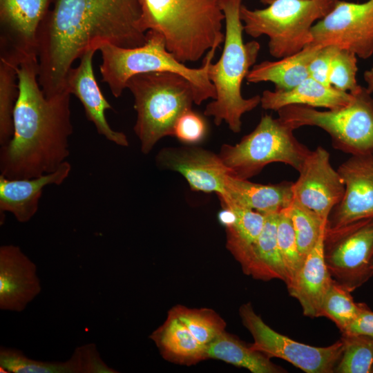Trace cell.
<instances>
[{
  "mask_svg": "<svg viewBox=\"0 0 373 373\" xmlns=\"http://www.w3.org/2000/svg\"><path fill=\"white\" fill-rule=\"evenodd\" d=\"M140 0H54L37 35L38 82L47 97L66 90L73 62L93 46L143 45Z\"/></svg>",
  "mask_w": 373,
  "mask_h": 373,
  "instance_id": "obj_1",
  "label": "cell"
},
{
  "mask_svg": "<svg viewBox=\"0 0 373 373\" xmlns=\"http://www.w3.org/2000/svg\"><path fill=\"white\" fill-rule=\"evenodd\" d=\"M38 58L17 68L19 93L13 111V135L1 146L0 172L8 179H24L51 173L69 155L73 133L67 90L45 96L38 82Z\"/></svg>",
  "mask_w": 373,
  "mask_h": 373,
  "instance_id": "obj_2",
  "label": "cell"
},
{
  "mask_svg": "<svg viewBox=\"0 0 373 373\" xmlns=\"http://www.w3.org/2000/svg\"><path fill=\"white\" fill-rule=\"evenodd\" d=\"M144 32H160L167 50L181 61H198L224 41L220 0H140Z\"/></svg>",
  "mask_w": 373,
  "mask_h": 373,
  "instance_id": "obj_3",
  "label": "cell"
},
{
  "mask_svg": "<svg viewBox=\"0 0 373 373\" xmlns=\"http://www.w3.org/2000/svg\"><path fill=\"white\" fill-rule=\"evenodd\" d=\"M220 4L224 15V44L219 60L209 68L216 97L207 105L204 114L213 117L217 126L224 121L232 132L239 133L242 115L260 104V95L245 98L241 93L242 82L256 61L260 45L256 41L244 42L240 17L242 0H220Z\"/></svg>",
  "mask_w": 373,
  "mask_h": 373,
  "instance_id": "obj_4",
  "label": "cell"
},
{
  "mask_svg": "<svg viewBox=\"0 0 373 373\" xmlns=\"http://www.w3.org/2000/svg\"><path fill=\"white\" fill-rule=\"evenodd\" d=\"M210 49L200 68H191L178 60L166 48L163 35L153 30L146 32L145 43L138 47L122 48L104 42L99 45L102 63L99 70L103 82L108 84L115 97L122 95L128 79L137 74L171 72L179 74L191 83L194 102L200 105L208 99H214L216 93L208 71L216 50Z\"/></svg>",
  "mask_w": 373,
  "mask_h": 373,
  "instance_id": "obj_5",
  "label": "cell"
},
{
  "mask_svg": "<svg viewBox=\"0 0 373 373\" xmlns=\"http://www.w3.org/2000/svg\"><path fill=\"white\" fill-rule=\"evenodd\" d=\"M126 88L133 95L137 113L134 131L144 154L149 153L162 138L173 136L177 121L195 104L191 83L174 73L137 74L128 79Z\"/></svg>",
  "mask_w": 373,
  "mask_h": 373,
  "instance_id": "obj_6",
  "label": "cell"
},
{
  "mask_svg": "<svg viewBox=\"0 0 373 373\" xmlns=\"http://www.w3.org/2000/svg\"><path fill=\"white\" fill-rule=\"evenodd\" d=\"M337 1L274 0L267 8L256 10L242 4L240 17L244 32L254 38L267 36L269 54L281 59L312 43V28Z\"/></svg>",
  "mask_w": 373,
  "mask_h": 373,
  "instance_id": "obj_7",
  "label": "cell"
},
{
  "mask_svg": "<svg viewBox=\"0 0 373 373\" xmlns=\"http://www.w3.org/2000/svg\"><path fill=\"white\" fill-rule=\"evenodd\" d=\"M351 102L335 109L319 111L305 105H289L278 110V118L294 130L316 126L327 132L334 149L352 155L373 152V98L359 86Z\"/></svg>",
  "mask_w": 373,
  "mask_h": 373,
  "instance_id": "obj_8",
  "label": "cell"
},
{
  "mask_svg": "<svg viewBox=\"0 0 373 373\" xmlns=\"http://www.w3.org/2000/svg\"><path fill=\"white\" fill-rule=\"evenodd\" d=\"M280 118L262 116L256 127L235 145L224 144L218 154L231 174L248 180L267 164L281 162L299 171L311 150Z\"/></svg>",
  "mask_w": 373,
  "mask_h": 373,
  "instance_id": "obj_9",
  "label": "cell"
},
{
  "mask_svg": "<svg viewBox=\"0 0 373 373\" xmlns=\"http://www.w3.org/2000/svg\"><path fill=\"white\" fill-rule=\"evenodd\" d=\"M324 258L332 278L353 291L373 276V218L324 234Z\"/></svg>",
  "mask_w": 373,
  "mask_h": 373,
  "instance_id": "obj_10",
  "label": "cell"
},
{
  "mask_svg": "<svg viewBox=\"0 0 373 373\" xmlns=\"http://www.w3.org/2000/svg\"><path fill=\"white\" fill-rule=\"evenodd\" d=\"M242 324L254 338L252 349L269 358L287 361L307 373H332L341 358L343 348L341 339L327 347H315L296 341L267 325L250 303L239 309Z\"/></svg>",
  "mask_w": 373,
  "mask_h": 373,
  "instance_id": "obj_11",
  "label": "cell"
},
{
  "mask_svg": "<svg viewBox=\"0 0 373 373\" xmlns=\"http://www.w3.org/2000/svg\"><path fill=\"white\" fill-rule=\"evenodd\" d=\"M311 30L312 44L336 46L367 59L373 55V0L363 3L338 0Z\"/></svg>",
  "mask_w": 373,
  "mask_h": 373,
  "instance_id": "obj_12",
  "label": "cell"
},
{
  "mask_svg": "<svg viewBox=\"0 0 373 373\" xmlns=\"http://www.w3.org/2000/svg\"><path fill=\"white\" fill-rule=\"evenodd\" d=\"M50 0H0V57H37V35ZM38 58V57H37Z\"/></svg>",
  "mask_w": 373,
  "mask_h": 373,
  "instance_id": "obj_13",
  "label": "cell"
},
{
  "mask_svg": "<svg viewBox=\"0 0 373 373\" xmlns=\"http://www.w3.org/2000/svg\"><path fill=\"white\" fill-rule=\"evenodd\" d=\"M298 172L291 186L294 198L327 220L345 189L340 173L331 164L329 152L321 146L311 151Z\"/></svg>",
  "mask_w": 373,
  "mask_h": 373,
  "instance_id": "obj_14",
  "label": "cell"
},
{
  "mask_svg": "<svg viewBox=\"0 0 373 373\" xmlns=\"http://www.w3.org/2000/svg\"><path fill=\"white\" fill-rule=\"evenodd\" d=\"M337 171L345 189L342 200L330 212L326 228L373 218V152L352 155Z\"/></svg>",
  "mask_w": 373,
  "mask_h": 373,
  "instance_id": "obj_15",
  "label": "cell"
},
{
  "mask_svg": "<svg viewBox=\"0 0 373 373\" xmlns=\"http://www.w3.org/2000/svg\"><path fill=\"white\" fill-rule=\"evenodd\" d=\"M162 168L180 173L193 191L224 194L227 177L232 175L219 155L197 146L167 147L156 156Z\"/></svg>",
  "mask_w": 373,
  "mask_h": 373,
  "instance_id": "obj_16",
  "label": "cell"
},
{
  "mask_svg": "<svg viewBox=\"0 0 373 373\" xmlns=\"http://www.w3.org/2000/svg\"><path fill=\"white\" fill-rule=\"evenodd\" d=\"M97 46L87 49L80 57V63L72 67L66 79V89L75 95L83 105L86 118L93 122L97 133L106 140L121 146H128L126 135L113 130L105 116L112 106L103 95L95 77L93 59Z\"/></svg>",
  "mask_w": 373,
  "mask_h": 373,
  "instance_id": "obj_17",
  "label": "cell"
},
{
  "mask_svg": "<svg viewBox=\"0 0 373 373\" xmlns=\"http://www.w3.org/2000/svg\"><path fill=\"white\" fill-rule=\"evenodd\" d=\"M36 265L13 245L0 247V309L21 312L41 291Z\"/></svg>",
  "mask_w": 373,
  "mask_h": 373,
  "instance_id": "obj_18",
  "label": "cell"
},
{
  "mask_svg": "<svg viewBox=\"0 0 373 373\" xmlns=\"http://www.w3.org/2000/svg\"><path fill=\"white\" fill-rule=\"evenodd\" d=\"M66 160L57 169L38 177L8 179L0 175V213L10 212L19 222H28L37 213L44 189L61 184L69 175Z\"/></svg>",
  "mask_w": 373,
  "mask_h": 373,
  "instance_id": "obj_19",
  "label": "cell"
},
{
  "mask_svg": "<svg viewBox=\"0 0 373 373\" xmlns=\"http://www.w3.org/2000/svg\"><path fill=\"white\" fill-rule=\"evenodd\" d=\"M324 234L306 256L292 285L289 294L298 300L303 314L309 317L320 316V309L332 278L324 258Z\"/></svg>",
  "mask_w": 373,
  "mask_h": 373,
  "instance_id": "obj_20",
  "label": "cell"
},
{
  "mask_svg": "<svg viewBox=\"0 0 373 373\" xmlns=\"http://www.w3.org/2000/svg\"><path fill=\"white\" fill-rule=\"evenodd\" d=\"M292 184H261L229 175L225 191L219 198L222 204H233L263 214L278 213L292 202Z\"/></svg>",
  "mask_w": 373,
  "mask_h": 373,
  "instance_id": "obj_21",
  "label": "cell"
},
{
  "mask_svg": "<svg viewBox=\"0 0 373 373\" xmlns=\"http://www.w3.org/2000/svg\"><path fill=\"white\" fill-rule=\"evenodd\" d=\"M352 97V93L338 90L309 77L289 90H264L260 105L265 110L276 111L289 105L335 109L347 105Z\"/></svg>",
  "mask_w": 373,
  "mask_h": 373,
  "instance_id": "obj_22",
  "label": "cell"
},
{
  "mask_svg": "<svg viewBox=\"0 0 373 373\" xmlns=\"http://www.w3.org/2000/svg\"><path fill=\"white\" fill-rule=\"evenodd\" d=\"M278 213L265 214L262 230L239 262L243 272L255 279L267 281L287 278L277 242Z\"/></svg>",
  "mask_w": 373,
  "mask_h": 373,
  "instance_id": "obj_23",
  "label": "cell"
},
{
  "mask_svg": "<svg viewBox=\"0 0 373 373\" xmlns=\"http://www.w3.org/2000/svg\"><path fill=\"white\" fill-rule=\"evenodd\" d=\"M149 338L155 343L162 356L170 362L192 365L208 358L207 347L199 343L169 312L164 323Z\"/></svg>",
  "mask_w": 373,
  "mask_h": 373,
  "instance_id": "obj_24",
  "label": "cell"
},
{
  "mask_svg": "<svg viewBox=\"0 0 373 373\" xmlns=\"http://www.w3.org/2000/svg\"><path fill=\"white\" fill-rule=\"evenodd\" d=\"M322 46L309 44L298 52L254 65L248 73L249 83L270 82L276 90H289L309 77V64Z\"/></svg>",
  "mask_w": 373,
  "mask_h": 373,
  "instance_id": "obj_25",
  "label": "cell"
},
{
  "mask_svg": "<svg viewBox=\"0 0 373 373\" xmlns=\"http://www.w3.org/2000/svg\"><path fill=\"white\" fill-rule=\"evenodd\" d=\"M208 358L218 359L253 373H282L285 370L226 331L207 345Z\"/></svg>",
  "mask_w": 373,
  "mask_h": 373,
  "instance_id": "obj_26",
  "label": "cell"
},
{
  "mask_svg": "<svg viewBox=\"0 0 373 373\" xmlns=\"http://www.w3.org/2000/svg\"><path fill=\"white\" fill-rule=\"evenodd\" d=\"M231 216L226 223V247L240 262L260 234L265 214L233 204H222Z\"/></svg>",
  "mask_w": 373,
  "mask_h": 373,
  "instance_id": "obj_27",
  "label": "cell"
},
{
  "mask_svg": "<svg viewBox=\"0 0 373 373\" xmlns=\"http://www.w3.org/2000/svg\"><path fill=\"white\" fill-rule=\"evenodd\" d=\"M1 372L14 373H82L80 361L74 352L64 362H49L28 358L21 351L1 347Z\"/></svg>",
  "mask_w": 373,
  "mask_h": 373,
  "instance_id": "obj_28",
  "label": "cell"
},
{
  "mask_svg": "<svg viewBox=\"0 0 373 373\" xmlns=\"http://www.w3.org/2000/svg\"><path fill=\"white\" fill-rule=\"evenodd\" d=\"M19 64L0 57V144H6L13 135V111L18 97Z\"/></svg>",
  "mask_w": 373,
  "mask_h": 373,
  "instance_id": "obj_29",
  "label": "cell"
},
{
  "mask_svg": "<svg viewBox=\"0 0 373 373\" xmlns=\"http://www.w3.org/2000/svg\"><path fill=\"white\" fill-rule=\"evenodd\" d=\"M201 344L207 345L225 331L226 323L214 310L177 305L169 311Z\"/></svg>",
  "mask_w": 373,
  "mask_h": 373,
  "instance_id": "obj_30",
  "label": "cell"
},
{
  "mask_svg": "<svg viewBox=\"0 0 373 373\" xmlns=\"http://www.w3.org/2000/svg\"><path fill=\"white\" fill-rule=\"evenodd\" d=\"M285 209L291 220L299 252L305 260L325 231L327 220L294 198Z\"/></svg>",
  "mask_w": 373,
  "mask_h": 373,
  "instance_id": "obj_31",
  "label": "cell"
},
{
  "mask_svg": "<svg viewBox=\"0 0 373 373\" xmlns=\"http://www.w3.org/2000/svg\"><path fill=\"white\" fill-rule=\"evenodd\" d=\"M365 306L356 303L351 291L334 280L323 300L320 316L332 321L343 333Z\"/></svg>",
  "mask_w": 373,
  "mask_h": 373,
  "instance_id": "obj_32",
  "label": "cell"
},
{
  "mask_svg": "<svg viewBox=\"0 0 373 373\" xmlns=\"http://www.w3.org/2000/svg\"><path fill=\"white\" fill-rule=\"evenodd\" d=\"M343 348L334 369L337 373H373V338L342 334Z\"/></svg>",
  "mask_w": 373,
  "mask_h": 373,
  "instance_id": "obj_33",
  "label": "cell"
},
{
  "mask_svg": "<svg viewBox=\"0 0 373 373\" xmlns=\"http://www.w3.org/2000/svg\"><path fill=\"white\" fill-rule=\"evenodd\" d=\"M277 242L280 255L284 265L287 280V289L294 283L303 264L293 226L285 209L278 213Z\"/></svg>",
  "mask_w": 373,
  "mask_h": 373,
  "instance_id": "obj_34",
  "label": "cell"
},
{
  "mask_svg": "<svg viewBox=\"0 0 373 373\" xmlns=\"http://www.w3.org/2000/svg\"><path fill=\"white\" fill-rule=\"evenodd\" d=\"M356 55L345 49L338 48L333 57L329 75V84L338 90L352 93L360 85L356 82Z\"/></svg>",
  "mask_w": 373,
  "mask_h": 373,
  "instance_id": "obj_35",
  "label": "cell"
},
{
  "mask_svg": "<svg viewBox=\"0 0 373 373\" xmlns=\"http://www.w3.org/2000/svg\"><path fill=\"white\" fill-rule=\"evenodd\" d=\"M207 126L203 118L192 110L184 113L177 121L173 136L182 142L193 144L205 137Z\"/></svg>",
  "mask_w": 373,
  "mask_h": 373,
  "instance_id": "obj_36",
  "label": "cell"
},
{
  "mask_svg": "<svg viewBox=\"0 0 373 373\" xmlns=\"http://www.w3.org/2000/svg\"><path fill=\"white\" fill-rule=\"evenodd\" d=\"M338 47L333 45L322 46L309 64V77L326 86H331L329 75L334 56Z\"/></svg>",
  "mask_w": 373,
  "mask_h": 373,
  "instance_id": "obj_37",
  "label": "cell"
},
{
  "mask_svg": "<svg viewBox=\"0 0 373 373\" xmlns=\"http://www.w3.org/2000/svg\"><path fill=\"white\" fill-rule=\"evenodd\" d=\"M80 358L83 373H117L101 358L93 343H88L75 350Z\"/></svg>",
  "mask_w": 373,
  "mask_h": 373,
  "instance_id": "obj_38",
  "label": "cell"
},
{
  "mask_svg": "<svg viewBox=\"0 0 373 373\" xmlns=\"http://www.w3.org/2000/svg\"><path fill=\"white\" fill-rule=\"evenodd\" d=\"M342 334L363 335L373 338V312L366 305Z\"/></svg>",
  "mask_w": 373,
  "mask_h": 373,
  "instance_id": "obj_39",
  "label": "cell"
},
{
  "mask_svg": "<svg viewBox=\"0 0 373 373\" xmlns=\"http://www.w3.org/2000/svg\"><path fill=\"white\" fill-rule=\"evenodd\" d=\"M364 79L367 84V88L370 92H373V66L370 70H366L363 75Z\"/></svg>",
  "mask_w": 373,
  "mask_h": 373,
  "instance_id": "obj_40",
  "label": "cell"
},
{
  "mask_svg": "<svg viewBox=\"0 0 373 373\" xmlns=\"http://www.w3.org/2000/svg\"><path fill=\"white\" fill-rule=\"evenodd\" d=\"M274 0H260L261 3H262L263 4H270L271 3L273 2Z\"/></svg>",
  "mask_w": 373,
  "mask_h": 373,
  "instance_id": "obj_41",
  "label": "cell"
}]
</instances>
